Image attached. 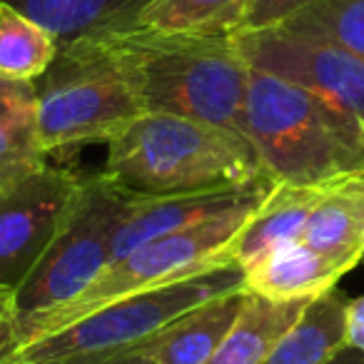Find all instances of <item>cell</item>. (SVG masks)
<instances>
[{"label":"cell","mask_w":364,"mask_h":364,"mask_svg":"<svg viewBox=\"0 0 364 364\" xmlns=\"http://www.w3.org/2000/svg\"><path fill=\"white\" fill-rule=\"evenodd\" d=\"M245 299H247L245 287L220 294L182 314L140 347L147 349L157 364H208L220 342L237 322Z\"/></svg>","instance_id":"13"},{"label":"cell","mask_w":364,"mask_h":364,"mask_svg":"<svg viewBox=\"0 0 364 364\" xmlns=\"http://www.w3.org/2000/svg\"><path fill=\"white\" fill-rule=\"evenodd\" d=\"M347 297L337 289L309 302L292 329L259 364H324L347 347Z\"/></svg>","instance_id":"18"},{"label":"cell","mask_w":364,"mask_h":364,"mask_svg":"<svg viewBox=\"0 0 364 364\" xmlns=\"http://www.w3.org/2000/svg\"><path fill=\"white\" fill-rule=\"evenodd\" d=\"M347 274L304 242H289L242 269L245 289L272 302L314 299L337 287Z\"/></svg>","instance_id":"12"},{"label":"cell","mask_w":364,"mask_h":364,"mask_svg":"<svg viewBox=\"0 0 364 364\" xmlns=\"http://www.w3.org/2000/svg\"><path fill=\"white\" fill-rule=\"evenodd\" d=\"M245 287L242 269L230 267L132 294L87 317L18 347L3 364H100L137 349L160 329L210 299Z\"/></svg>","instance_id":"6"},{"label":"cell","mask_w":364,"mask_h":364,"mask_svg":"<svg viewBox=\"0 0 364 364\" xmlns=\"http://www.w3.org/2000/svg\"><path fill=\"white\" fill-rule=\"evenodd\" d=\"M105 172L140 195L213 193L269 180L242 130L165 112H145L112 137Z\"/></svg>","instance_id":"3"},{"label":"cell","mask_w":364,"mask_h":364,"mask_svg":"<svg viewBox=\"0 0 364 364\" xmlns=\"http://www.w3.org/2000/svg\"><path fill=\"white\" fill-rule=\"evenodd\" d=\"M262 200L245 203L190 230L145 242L122 259L107 264L95 277V282L75 299L18 324L21 347L33 339L58 332V329L87 317L105 304L117 302V299L167 287V284L182 282V279L200 277V274L218 272V269L237 267L235 240L242 232L255 210L262 205Z\"/></svg>","instance_id":"4"},{"label":"cell","mask_w":364,"mask_h":364,"mask_svg":"<svg viewBox=\"0 0 364 364\" xmlns=\"http://www.w3.org/2000/svg\"><path fill=\"white\" fill-rule=\"evenodd\" d=\"M302 242L344 272L364 257V175L329 185L304 225Z\"/></svg>","instance_id":"14"},{"label":"cell","mask_w":364,"mask_h":364,"mask_svg":"<svg viewBox=\"0 0 364 364\" xmlns=\"http://www.w3.org/2000/svg\"><path fill=\"white\" fill-rule=\"evenodd\" d=\"M38 120L46 152L110 142L145 115L105 36L60 46L36 80Z\"/></svg>","instance_id":"5"},{"label":"cell","mask_w":364,"mask_h":364,"mask_svg":"<svg viewBox=\"0 0 364 364\" xmlns=\"http://www.w3.org/2000/svg\"><path fill=\"white\" fill-rule=\"evenodd\" d=\"M362 262H364V257H362Z\"/></svg>","instance_id":"27"},{"label":"cell","mask_w":364,"mask_h":364,"mask_svg":"<svg viewBox=\"0 0 364 364\" xmlns=\"http://www.w3.org/2000/svg\"><path fill=\"white\" fill-rule=\"evenodd\" d=\"M132 190L122 188L105 170L82 175L77 198L58 237L18 287V324L55 309L85 292L112 262V240L127 213Z\"/></svg>","instance_id":"7"},{"label":"cell","mask_w":364,"mask_h":364,"mask_svg":"<svg viewBox=\"0 0 364 364\" xmlns=\"http://www.w3.org/2000/svg\"><path fill=\"white\" fill-rule=\"evenodd\" d=\"M347 344L364 352V294L347 307Z\"/></svg>","instance_id":"24"},{"label":"cell","mask_w":364,"mask_h":364,"mask_svg":"<svg viewBox=\"0 0 364 364\" xmlns=\"http://www.w3.org/2000/svg\"><path fill=\"white\" fill-rule=\"evenodd\" d=\"M309 302L312 299L272 302L247 292L237 322L220 342L208 364H259L272 352L274 344L297 324Z\"/></svg>","instance_id":"17"},{"label":"cell","mask_w":364,"mask_h":364,"mask_svg":"<svg viewBox=\"0 0 364 364\" xmlns=\"http://www.w3.org/2000/svg\"><path fill=\"white\" fill-rule=\"evenodd\" d=\"M82 175L46 165L0 200V284L18 289L58 237Z\"/></svg>","instance_id":"9"},{"label":"cell","mask_w":364,"mask_h":364,"mask_svg":"<svg viewBox=\"0 0 364 364\" xmlns=\"http://www.w3.org/2000/svg\"><path fill=\"white\" fill-rule=\"evenodd\" d=\"M242 0H152L137 26L165 33H235Z\"/></svg>","instance_id":"21"},{"label":"cell","mask_w":364,"mask_h":364,"mask_svg":"<svg viewBox=\"0 0 364 364\" xmlns=\"http://www.w3.org/2000/svg\"><path fill=\"white\" fill-rule=\"evenodd\" d=\"M142 112L242 130L250 70L232 33H165L132 26L102 33Z\"/></svg>","instance_id":"1"},{"label":"cell","mask_w":364,"mask_h":364,"mask_svg":"<svg viewBox=\"0 0 364 364\" xmlns=\"http://www.w3.org/2000/svg\"><path fill=\"white\" fill-rule=\"evenodd\" d=\"M18 319H21V309H18V289L3 287L0 284V364L6 362L18 347Z\"/></svg>","instance_id":"23"},{"label":"cell","mask_w":364,"mask_h":364,"mask_svg":"<svg viewBox=\"0 0 364 364\" xmlns=\"http://www.w3.org/2000/svg\"><path fill=\"white\" fill-rule=\"evenodd\" d=\"M41 23L60 46L137 26L152 0H0Z\"/></svg>","instance_id":"16"},{"label":"cell","mask_w":364,"mask_h":364,"mask_svg":"<svg viewBox=\"0 0 364 364\" xmlns=\"http://www.w3.org/2000/svg\"><path fill=\"white\" fill-rule=\"evenodd\" d=\"M240 127L272 182L324 188L364 175L362 122L272 73L250 70Z\"/></svg>","instance_id":"2"},{"label":"cell","mask_w":364,"mask_h":364,"mask_svg":"<svg viewBox=\"0 0 364 364\" xmlns=\"http://www.w3.org/2000/svg\"><path fill=\"white\" fill-rule=\"evenodd\" d=\"M60 43L50 31L0 3V75L13 80H38L55 60Z\"/></svg>","instance_id":"19"},{"label":"cell","mask_w":364,"mask_h":364,"mask_svg":"<svg viewBox=\"0 0 364 364\" xmlns=\"http://www.w3.org/2000/svg\"><path fill=\"white\" fill-rule=\"evenodd\" d=\"M279 28L329 43L364 60V0H314Z\"/></svg>","instance_id":"20"},{"label":"cell","mask_w":364,"mask_h":364,"mask_svg":"<svg viewBox=\"0 0 364 364\" xmlns=\"http://www.w3.org/2000/svg\"><path fill=\"white\" fill-rule=\"evenodd\" d=\"M274 182H252L235 190H213V193H188V195H140L132 193L127 213L112 240V262L122 259L140 245L167 235L182 232L195 225L213 220L218 215L235 210L245 203L267 198ZM110 262V264H112Z\"/></svg>","instance_id":"10"},{"label":"cell","mask_w":364,"mask_h":364,"mask_svg":"<svg viewBox=\"0 0 364 364\" xmlns=\"http://www.w3.org/2000/svg\"><path fill=\"white\" fill-rule=\"evenodd\" d=\"M100 364H157V362L147 349L137 347V349H132V352H125V354H120V357L107 359V362H100Z\"/></svg>","instance_id":"25"},{"label":"cell","mask_w":364,"mask_h":364,"mask_svg":"<svg viewBox=\"0 0 364 364\" xmlns=\"http://www.w3.org/2000/svg\"><path fill=\"white\" fill-rule=\"evenodd\" d=\"M309 3L314 0H242L237 31H259V28L279 26L294 13L307 8Z\"/></svg>","instance_id":"22"},{"label":"cell","mask_w":364,"mask_h":364,"mask_svg":"<svg viewBox=\"0 0 364 364\" xmlns=\"http://www.w3.org/2000/svg\"><path fill=\"white\" fill-rule=\"evenodd\" d=\"M250 68L272 73L324 100L364 125V60L329 43L287 33L284 28L232 33Z\"/></svg>","instance_id":"8"},{"label":"cell","mask_w":364,"mask_h":364,"mask_svg":"<svg viewBox=\"0 0 364 364\" xmlns=\"http://www.w3.org/2000/svg\"><path fill=\"white\" fill-rule=\"evenodd\" d=\"M324 364H364V352L362 349H357V347H344V349H339L337 354H334L332 359H327Z\"/></svg>","instance_id":"26"},{"label":"cell","mask_w":364,"mask_h":364,"mask_svg":"<svg viewBox=\"0 0 364 364\" xmlns=\"http://www.w3.org/2000/svg\"><path fill=\"white\" fill-rule=\"evenodd\" d=\"M38 120L36 80L0 75V200L48 165Z\"/></svg>","instance_id":"11"},{"label":"cell","mask_w":364,"mask_h":364,"mask_svg":"<svg viewBox=\"0 0 364 364\" xmlns=\"http://www.w3.org/2000/svg\"><path fill=\"white\" fill-rule=\"evenodd\" d=\"M327 188L329 185L302 188V185L277 182L235 240L237 267L245 269L255 259L264 257L267 252L282 247V245L302 242L304 225H307L309 215L317 208L319 198Z\"/></svg>","instance_id":"15"}]
</instances>
